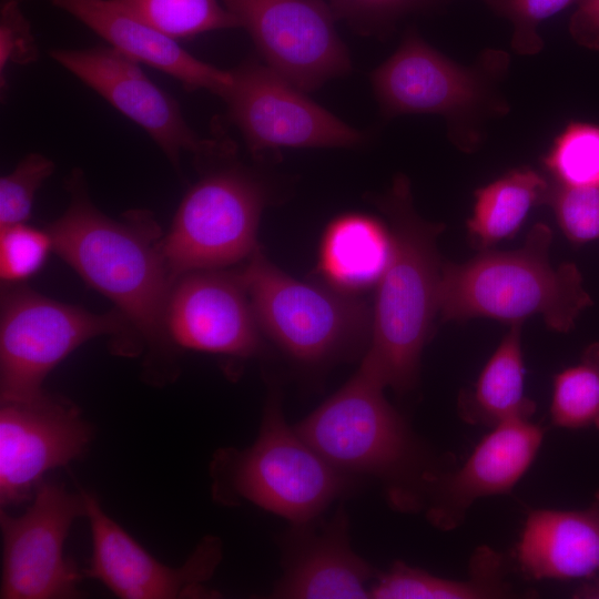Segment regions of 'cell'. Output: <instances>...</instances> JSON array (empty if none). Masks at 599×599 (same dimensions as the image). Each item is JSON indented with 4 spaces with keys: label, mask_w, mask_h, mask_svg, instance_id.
I'll list each match as a JSON object with an SVG mask.
<instances>
[{
    "label": "cell",
    "mask_w": 599,
    "mask_h": 599,
    "mask_svg": "<svg viewBox=\"0 0 599 599\" xmlns=\"http://www.w3.org/2000/svg\"><path fill=\"white\" fill-rule=\"evenodd\" d=\"M67 184L70 203L47 230L53 250L129 322L146 352V378L154 384L171 380L176 346L166 313L174 283L156 222L144 210L129 211L121 221L104 215L91 202L79 169Z\"/></svg>",
    "instance_id": "1"
},
{
    "label": "cell",
    "mask_w": 599,
    "mask_h": 599,
    "mask_svg": "<svg viewBox=\"0 0 599 599\" xmlns=\"http://www.w3.org/2000/svg\"><path fill=\"white\" fill-rule=\"evenodd\" d=\"M392 234L389 263L376 285L372 336L361 365L385 387H414L422 352L438 313L441 265L437 236L444 225L422 219L408 180L399 175L376 201Z\"/></svg>",
    "instance_id": "2"
},
{
    "label": "cell",
    "mask_w": 599,
    "mask_h": 599,
    "mask_svg": "<svg viewBox=\"0 0 599 599\" xmlns=\"http://www.w3.org/2000/svg\"><path fill=\"white\" fill-rule=\"evenodd\" d=\"M551 230L537 223L515 251L484 250L463 263L441 265L438 313L444 322L488 317L522 323L541 315L547 326L567 333L593 304L578 267L549 261Z\"/></svg>",
    "instance_id": "3"
},
{
    "label": "cell",
    "mask_w": 599,
    "mask_h": 599,
    "mask_svg": "<svg viewBox=\"0 0 599 599\" xmlns=\"http://www.w3.org/2000/svg\"><path fill=\"white\" fill-rule=\"evenodd\" d=\"M211 470L219 500L243 499L293 525L316 519L354 489L357 478L328 464L287 425L277 390L266 403L255 443L217 451Z\"/></svg>",
    "instance_id": "4"
},
{
    "label": "cell",
    "mask_w": 599,
    "mask_h": 599,
    "mask_svg": "<svg viewBox=\"0 0 599 599\" xmlns=\"http://www.w3.org/2000/svg\"><path fill=\"white\" fill-rule=\"evenodd\" d=\"M238 276L262 333L298 364L322 367L367 351L373 307L357 294L298 281L260 246Z\"/></svg>",
    "instance_id": "5"
},
{
    "label": "cell",
    "mask_w": 599,
    "mask_h": 599,
    "mask_svg": "<svg viewBox=\"0 0 599 599\" xmlns=\"http://www.w3.org/2000/svg\"><path fill=\"white\" fill-rule=\"evenodd\" d=\"M386 388L367 368L353 377L294 429L336 469L376 477L400 505L409 485L427 480L419 474V446L403 417L386 400Z\"/></svg>",
    "instance_id": "6"
},
{
    "label": "cell",
    "mask_w": 599,
    "mask_h": 599,
    "mask_svg": "<svg viewBox=\"0 0 599 599\" xmlns=\"http://www.w3.org/2000/svg\"><path fill=\"white\" fill-rule=\"evenodd\" d=\"M235 152L207 165L187 191L162 241L173 283L182 275L220 270L250 258L258 247V223L270 197L250 170L230 163Z\"/></svg>",
    "instance_id": "7"
},
{
    "label": "cell",
    "mask_w": 599,
    "mask_h": 599,
    "mask_svg": "<svg viewBox=\"0 0 599 599\" xmlns=\"http://www.w3.org/2000/svg\"><path fill=\"white\" fill-rule=\"evenodd\" d=\"M112 335L121 354L141 352L118 311L95 314L48 298L30 288L6 290L0 318V399L28 400L43 393L48 374L91 338Z\"/></svg>",
    "instance_id": "8"
},
{
    "label": "cell",
    "mask_w": 599,
    "mask_h": 599,
    "mask_svg": "<svg viewBox=\"0 0 599 599\" xmlns=\"http://www.w3.org/2000/svg\"><path fill=\"white\" fill-rule=\"evenodd\" d=\"M231 73L222 99L255 158L283 149L352 148L365 140L363 132L311 100L262 59L247 58Z\"/></svg>",
    "instance_id": "9"
},
{
    "label": "cell",
    "mask_w": 599,
    "mask_h": 599,
    "mask_svg": "<svg viewBox=\"0 0 599 599\" xmlns=\"http://www.w3.org/2000/svg\"><path fill=\"white\" fill-rule=\"evenodd\" d=\"M85 516L82 495L42 481L19 516L0 508L1 599H70L82 596L84 576L63 554L73 521Z\"/></svg>",
    "instance_id": "10"
},
{
    "label": "cell",
    "mask_w": 599,
    "mask_h": 599,
    "mask_svg": "<svg viewBox=\"0 0 599 599\" xmlns=\"http://www.w3.org/2000/svg\"><path fill=\"white\" fill-rule=\"evenodd\" d=\"M50 57L143 129L177 170L185 152L202 169L235 149L227 136H199L187 124L179 102L150 80L140 62L110 45L52 49Z\"/></svg>",
    "instance_id": "11"
},
{
    "label": "cell",
    "mask_w": 599,
    "mask_h": 599,
    "mask_svg": "<svg viewBox=\"0 0 599 599\" xmlns=\"http://www.w3.org/2000/svg\"><path fill=\"white\" fill-rule=\"evenodd\" d=\"M506 61L505 54L494 51L486 53L479 65L466 68L409 32L372 72L370 83L385 115L439 114L454 132L485 105L493 75Z\"/></svg>",
    "instance_id": "12"
},
{
    "label": "cell",
    "mask_w": 599,
    "mask_h": 599,
    "mask_svg": "<svg viewBox=\"0 0 599 599\" xmlns=\"http://www.w3.org/2000/svg\"><path fill=\"white\" fill-rule=\"evenodd\" d=\"M261 59L304 92L347 74L352 62L324 0H221Z\"/></svg>",
    "instance_id": "13"
},
{
    "label": "cell",
    "mask_w": 599,
    "mask_h": 599,
    "mask_svg": "<svg viewBox=\"0 0 599 599\" xmlns=\"http://www.w3.org/2000/svg\"><path fill=\"white\" fill-rule=\"evenodd\" d=\"M91 425L68 399L41 393L0 408V508L32 499L44 475L80 458L92 440Z\"/></svg>",
    "instance_id": "14"
},
{
    "label": "cell",
    "mask_w": 599,
    "mask_h": 599,
    "mask_svg": "<svg viewBox=\"0 0 599 599\" xmlns=\"http://www.w3.org/2000/svg\"><path fill=\"white\" fill-rule=\"evenodd\" d=\"M89 520L92 557L84 576L99 580L122 599L209 597L204 583L222 556L221 541L207 536L181 567L154 558L101 507L97 496L79 489Z\"/></svg>",
    "instance_id": "15"
},
{
    "label": "cell",
    "mask_w": 599,
    "mask_h": 599,
    "mask_svg": "<svg viewBox=\"0 0 599 599\" xmlns=\"http://www.w3.org/2000/svg\"><path fill=\"white\" fill-rule=\"evenodd\" d=\"M166 324L175 346L241 358L263 352V333L238 273L204 270L179 277Z\"/></svg>",
    "instance_id": "16"
},
{
    "label": "cell",
    "mask_w": 599,
    "mask_h": 599,
    "mask_svg": "<svg viewBox=\"0 0 599 599\" xmlns=\"http://www.w3.org/2000/svg\"><path fill=\"white\" fill-rule=\"evenodd\" d=\"M315 520V519H314ZM293 525L283 539L284 573L275 587L277 598H370L372 567L348 541V520L339 508L331 520Z\"/></svg>",
    "instance_id": "17"
},
{
    "label": "cell",
    "mask_w": 599,
    "mask_h": 599,
    "mask_svg": "<svg viewBox=\"0 0 599 599\" xmlns=\"http://www.w3.org/2000/svg\"><path fill=\"white\" fill-rule=\"evenodd\" d=\"M50 1L103 38L110 47L166 73L190 91L202 89L223 98L232 83L231 70L197 59L116 0Z\"/></svg>",
    "instance_id": "18"
},
{
    "label": "cell",
    "mask_w": 599,
    "mask_h": 599,
    "mask_svg": "<svg viewBox=\"0 0 599 599\" xmlns=\"http://www.w3.org/2000/svg\"><path fill=\"white\" fill-rule=\"evenodd\" d=\"M544 433L530 419H511L493 427L459 470L438 486L429 516L451 527L478 498L508 493L532 464Z\"/></svg>",
    "instance_id": "19"
},
{
    "label": "cell",
    "mask_w": 599,
    "mask_h": 599,
    "mask_svg": "<svg viewBox=\"0 0 599 599\" xmlns=\"http://www.w3.org/2000/svg\"><path fill=\"white\" fill-rule=\"evenodd\" d=\"M516 552L532 579L589 578L599 571V502L585 510L530 512Z\"/></svg>",
    "instance_id": "20"
},
{
    "label": "cell",
    "mask_w": 599,
    "mask_h": 599,
    "mask_svg": "<svg viewBox=\"0 0 599 599\" xmlns=\"http://www.w3.org/2000/svg\"><path fill=\"white\" fill-rule=\"evenodd\" d=\"M390 255L388 226L372 215L346 213L324 231L318 270L328 285L358 295L377 285Z\"/></svg>",
    "instance_id": "21"
},
{
    "label": "cell",
    "mask_w": 599,
    "mask_h": 599,
    "mask_svg": "<svg viewBox=\"0 0 599 599\" xmlns=\"http://www.w3.org/2000/svg\"><path fill=\"white\" fill-rule=\"evenodd\" d=\"M521 324H510L473 390L459 398L460 416L468 423L494 427L511 419H530L535 413L536 406L524 389Z\"/></svg>",
    "instance_id": "22"
},
{
    "label": "cell",
    "mask_w": 599,
    "mask_h": 599,
    "mask_svg": "<svg viewBox=\"0 0 599 599\" xmlns=\"http://www.w3.org/2000/svg\"><path fill=\"white\" fill-rule=\"evenodd\" d=\"M548 189L530 169L514 170L479 189L468 221L471 242L484 251L515 235L530 209L545 202Z\"/></svg>",
    "instance_id": "23"
},
{
    "label": "cell",
    "mask_w": 599,
    "mask_h": 599,
    "mask_svg": "<svg viewBox=\"0 0 599 599\" xmlns=\"http://www.w3.org/2000/svg\"><path fill=\"white\" fill-rule=\"evenodd\" d=\"M477 577L457 581L430 575L424 570L395 562L370 586V598L376 599H473L502 593L494 576L498 568L496 555L489 550L477 555Z\"/></svg>",
    "instance_id": "24"
},
{
    "label": "cell",
    "mask_w": 599,
    "mask_h": 599,
    "mask_svg": "<svg viewBox=\"0 0 599 599\" xmlns=\"http://www.w3.org/2000/svg\"><path fill=\"white\" fill-rule=\"evenodd\" d=\"M161 33L179 41L197 34L240 28L221 0H116Z\"/></svg>",
    "instance_id": "25"
},
{
    "label": "cell",
    "mask_w": 599,
    "mask_h": 599,
    "mask_svg": "<svg viewBox=\"0 0 599 599\" xmlns=\"http://www.w3.org/2000/svg\"><path fill=\"white\" fill-rule=\"evenodd\" d=\"M550 416L558 427L599 429L598 343L585 351L578 364L555 376Z\"/></svg>",
    "instance_id": "26"
},
{
    "label": "cell",
    "mask_w": 599,
    "mask_h": 599,
    "mask_svg": "<svg viewBox=\"0 0 599 599\" xmlns=\"http://www.w3.org/2000/svg\"><path fill=\"white\" fill-rule=\"evenodd\" d=\"M545 165L561 184L599 186V125L569 123L555 140Z\"/></svg>",
    "instance_id": "27"
},
{
    "label": "cell",
    "mask_w": 599,
    "mask_h": 599,
    "mask_svg": "<svg viewBox=\"0 0 599 599\" xmlns=\"http://www.w3.org/2000/svg\"><path fill=\"white\" fill-rule=\"evenodd\" d=\"M546 203L566 237L577 244L599 238V186L549 185Z\"/></svg>",
    "instance_id": "28"
},
{
    "label": "cell",
    "mask_w": 599,
    "mask_h": 599,
    "mask_svg": "<svg viewBox=\"0 0 599 599\" xmlns=\"http://www.w3.org/2000/svg\"><path fill=\"white\" fill-rule=\"evenodd\" d=\"M53 171L51 159L30 153L1 177L0 229L23 224L29 219L37 191Z\"/></svg>",
    "instance_id": "29"
},
{
    "label": "cell",
    "mask_w": 599,
    "mask_h": 599,
    "mask_svg": "<svg viewBox=\"0 0 599 599\" xmlns=\"http://www.w3.org/2000/svg\"><path fill=\"white\" fill-rule=\"evenodd\" d=\"M52 240L48 231L23 224L0 229V276L3 282H20L43 264Z\"/></svg>",
    "instance_id": "30"
},
{
    "label": "cell",
    "mask_w": 599,
    "mask_h": 599,
    "mask_svg": "<svg viewBox=\"0 0 599 599\" xmlns=\"http://www.w3.org/2000/svg\"><path fill=\"white\" fill-rule=\"evenodd\" d=\"M512 26L511 48L525 55L538 53L544 45L540 24L577 0H484Z\"/></svg>",
    "instance_id": "31"
},
{
    "label": "cell",
    "mask_w": 599,
    "mask_h": 599,
    "mask_svg": "<svg viewBox=\"0 0 599 599\" xmlns=\"http://www.w3.org/2000/svg\"><path fill=\"white\" fill-rule=\"evenodd\" d=\"M335 18H344L362 30L385 26L428 0H324Z\"/></svg>",
    "instance_id": "32"
},
{
    "label": "cell",
    "mask_w": 599,
    "mask_h": 599,
    "mask_svg": "<svg viewBox=\"0 0 599 599\" xmlns=\"http://www.w3.org/2000/svg\"><path fill=\"white\" fill-rule=\"evenodd\" d=\"M37 55L30 24L14 0H7L1 9L0 69L8 62L27 63Z\"/></svg>",
    "instance_id": "33"
},
{
    "label": "cell",
    "mask_w": 599,
    "mask_h": 599,
    "mask_svg": "<svg viewBox=\"0 0 599 599\" xmlns=\"http://www.w3.org/2000/svg\"><path fill=\"white\" fill-rule=\"evenodd\" d=\"M569 32L580 45L599 50V0H577Z\"/></svg>",
    "instance_id": "34"
},
{
    "label": "cell",
    "mask_w": 599,
    "mask_h": 599,
    "mask_svg": "<svg viewBox=\"0 0 599 599\" xmlns=\"http://www.w3.org/2000/svg\"><path fill=\"white\" fill-rule=\"evenodd\" d=\"M576 598L599 599V581L587 583L575 593Z\"/></svg>",
    "instance_id": "35"
}]
</instances>
